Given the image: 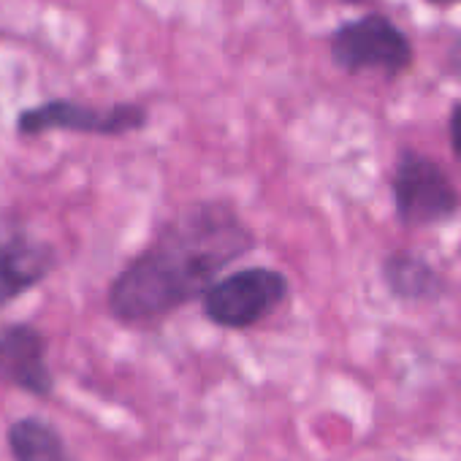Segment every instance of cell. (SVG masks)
Segmentation results:
<instances>
[{"instance_id":"obj_1","label":"cell","mask_w":461,"mask_h":461,"mask_svg":"<svg viewBox=\"0 0 461 461\" xmlns=\"http://www.w3.org/2000/svg\"><path fill=\"white\" fill-rule=\"evenodd\" d=\"M258 248L256 230L225 198H201L152 234L109 283L106 310L122 326H155L201 296L222 272Z\"/></svg>"},{"instance_id":"obj_2","label":"cell","mask_w":461,"mask_h":461,"mask_svg":"<svg viewBox=\"0 0 461 461\" xmlns=\"http://www.w3.org/2000/svg\"><path fill=\"white\" fill-rule=\"evenodd\" d=\"M326 50L331 63L350 77L383 74L385 79H399L415 63L410 36L383 12L339 23L326 39Z\"/></svg>"},{"instance_id":"obj_3","label":"cell","mask_w":461,"mask_h":461,"mask_svg":"<svg viewBox=\"0 0 461 461\" xmlns=\"http://www.w3.org/2000/svg\"><path fill=\"white\" fill-rule=\"evenodd\" d=\"M291 296V280L272 267L222 275L203 296L201 315L225 331H248L269 321Z\"/></svg>"},{"instance_id":"obj_4","label":"cell","mask_w":461,"mask_h":461,"mask_svg":"<svg viewBox=\"0 0 461 461\" xmlns=\"http://www.w3.org/2000/svg\"><path fill=\"white\" fill-rule=\"evenodd\" d=\"M396 220L407 228L447 222L461 209V195L445 168L418 149L402 147L391 171Z\"/></svg>"},{"instance_id":"obj_5","label":"cell","mask_w":461,"mask_h":461,"mask_svg":"<svg viewBox=\"0 0 461 461\" xmlns=\"http://www.w3.org/2000/svg\"><path fill=\"white\" fill-rule=\"evenodd\" d=\"M147 122H149L147 106L133 104V101L95 106V104L77 101V98H50L44 104L28 106L20 112L17 133L23 139H39L50 131H68V133L120 139V136L144 131Z\"/></svg>"},{"instance_id":"obj_6","label":"cell","mask_w":461,"mask_h":461,"mask_svg":"<svg viewBox=\"0 0 461 461\" xmlns=\"http://www.w3.org/2000/svg\"><path fill=\"white\" fill-rule=\"evenodd\" d=\"M58 269V250L20 220H0V310L39 288Z\"/></svg>"},{"instance_id":"obj_7","label":"cell","mask_w":461,"mask_h":461,"mask_svg":"<svg viewBox=\"0 0 461 461\" xmlns=\"http://www.w3.org/2000/svg\"><path fill=\"white\" fill-rule=\"evenodd\" d=\"M0 383L36 399L55 396V372L50 366V342L33 323L0 326Z\"/></svg>"},{"instance_id":"obj_8","label":"cell","mask_w":461,"mask_h":461,"mask_svg":"<svg viewBox=\"0 0 461 461\" xmlns=\"http://www.w3.org/2000/svg\"><path fill=\"white\" fill-rule=\"evenodd\" d=\"M380 280L385 291L402 304H434L450 291L445 275L429 264L420 253L393 250L380 264Z\"/></svg>"},{"instance_id":"obj_9","label":"cell","mask_w":461,"mask_h":461,"mask_svg":"<svg viewBox=\"0 0 461 461\" xmlns=\"http://www.w3.org/2000/svg\"><path fill=\"white\" fill-rule=\"evenodd\" d=\"M14 461H77L55 423L41 415H23L6 429Z\"/></svg>"},{"instance_id":"obj_10","label":"cell","mask_w":461,"mask_h":461,"mask_svg":"<svg viewBox=\"0 0 461 461\" xmlns=\"http://www.w3.org/2000/svg\"><path fill=\"white\" fill-rule=\"evenodd\" d=\"M447 141H450L453 158L461 160V101H456L450 106V114H447Z\"/></svg>"},{"instance_id":"obj_11","label":"cell","mask_w":461,"mask_h":461,"mask_svg":"<svg viewBox=\"0 0 461 461\" xmlns=\"http://www.w3.org/2000/svg\"><path fill=\"white\" fill-rule=\"evenodd\" d=\"M445 74H450L453 79H461V36L453 39L445 52Z\"/></svg>"},{"instance_id":"obj_12","label":"cell","mask_w":461,"mask_h":461,"mask_svg":"<svg viewBox=\"0 0 461 461\" xmlns=\"http://www.w3.org/2000/svg\"><path fill=\"white\" fill-rule=\"evenodd\" d=\"M426 6H431V9H456V6H461V0H423Z\"/></svg>"},{"instance_id":"obj_13","label":"cell","mask_w":461,"mask_h":461,"mask_svg":"<svg viewBox=\"0 0 461 461\" xmlns=\"http://www.w3.org/2000/svg\"><path fill=\"white\" fill-rule=\"evenodd\" d=\"M348 6H366V4H375V0H342Z\"/></svg>"}]
</instances>
